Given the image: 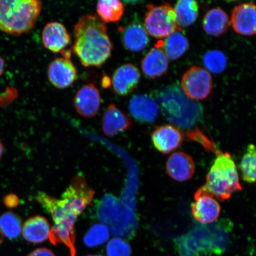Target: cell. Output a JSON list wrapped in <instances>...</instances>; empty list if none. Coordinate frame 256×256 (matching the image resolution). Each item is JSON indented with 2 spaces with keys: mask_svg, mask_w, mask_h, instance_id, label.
Instances as JSON below:
<instances>
[{
  "mask_svg": "<svg viewBox=\"0 0 256 256\" xmlns=\"http://www.w3.org/2000/svg\"><path fill=\"white\" fill-rule=\"evenodd\" d=\"M73 50L85 67H100L112 56L113 44L106 25L98 16L86 15L75 26Z\"/></svg>",
  "mask_w": 256,
  "mask_h": 256,
  "instance_id": "6da1fadb",
  "label": "cell"
},
{
  "mask_svg": "<svg viewBox=\"0 0 256 256\" xmlns=\"http://www.w3.org/2000/svg\"><path fill=\"white\" fill-rule=\"evenodd\" d=\"M42 8L38 0H0V30L20 35L33 30Z\"/></svg>",
  "mask_w": 256,
  "mask_h": 256,
  "instance_id": "7a4b0ae2",
  "label": "cell"
},
{
  "mask_svg": "<svg viewBox=\"0 0 256 256\" xmlns=\"http://www.w3.org/2000/svg\"><path fill=\"white\" fill-rule=\"evenodd\" d=\"M166 119L174 126L184 128L193 127L202 117V108L186 96L182 89L172 86L156 96Z\"/></svg>",
  "mask_w": 256,
  "mask_h": 256,
  "instance_id": "3957f363",
  "label": "cell"
},
{
  "mask_svg": "<svg viewBox=\"0 0 256 256\" xmlns=\"http://www.w3.org/2000/svg\"><path fill=\"white\" fill-rule=\"evenodd\" d=\"M206 187L214 197L222 202L242 190L238 168L230 154L217 152V158L207 175Z\"/></svg>",
  "mask_w": 256,
  "mask_h": 256,
  "instance_id": "277c9868",
  "label": "cell"
},
{
  "mask_svg": "<svg viewBox=\"0 0 256 256\" xmlns=\"http://www.w3.org/2000/svg\"><path fill=\"white\" fill-rule=\"evenodd\" d=\"M144 28L150 36L156 39H164L176 32H182L174 8L168 3L158 6H147Z\"/></svg>",
  "mask_w": 256,
  "mask_h": 256,
  "instance_id": "5b68a950",
  "label": "cell"
},
{
  "mask_svg": "<svg viewBox=\"0 0 256 256\" xmlns=\"http://www.w3.org/2000/svg\"><path fill=\"white\" fill-rule=\"evenodd\" d=\"M95 191L89 186L84 177L76 176L62 195V201L68 212L78 218L94 201Z\"/></svg>",
  "mask_w": 256,
  "mask_h": 256,
  "instance_id": "8992f818",
  "label": "cell"
},
{
  "mask_svg": "<svg viewBox=\"0 0 256 256\" xmlns=\"http://www.w3.org/2000/svg\"><path fill=\"white\" fill-rule=\"evenodd\" d=\"M184 94L193 101L204 100L213 90V80L206 69L194 66L184 74L182 81Z\"/></svg>",
  "mask_w": 256,
  "mask_h": 256,
  "instance_id": "52a82bcc",
  "label": "cell"
},
{
  "mask_svg": "<svg viewBox=\"0 0 256 256\" xmlns=\"http://www.w3.org/2000/svg\"><path fill=\"white\" fill-rule=\"evenodd\" d=\"M194 200L192 206V214L198 222L207 225L216 222L220 217L222 208L206 186L196 192Z\"/></svg>",
  "mask_w": 256,
  "mask_h": 256,
  "instance_id": "ba28073f",
  "label": "cell"
},
{
  "mask_svg": "<svg viewBox=\"0 0 256 256\" xmlns=\"http://www.w3.org/2000/svg\"><path fill=\"white\" fill-rule=\"evenodd\" d=\"M184 138L180 130L170 124L156 128L152 136L154 146L163 154H168L180 148L184 143Z\"/></svg>",
  "mask_w": 256,
  "mask_h": 256,
  "instance_id": "9c48e42d",
  "label": "cell"
},
{
  "mask_svg": "<svg viewBox=\"0 0 256 256\" xmlns=\"http://www.w3.org/2000/svg\"><path fill=\"white\" fill-rule=\"evenodd\" d=\"M74 104L80 116L92 118L98 113L101 106V95L94 84L83 86L75 96Z\"/></svg>",
  "mask_w": 256,
  "mask_h": 256,
  "instance_id": "30bf717a",
  "label": "cell"
},
{
  "mask_svg": "<svg viewBox=\"0 0 256 256\" xmlns=\"http://www.w3.org/2000/svg\"><path fill=\"white\" fill-rule=\"evenodd\" d=\"M48 78L54 87L66 89L72 86L78 79V71L71 60L57 58L48 68Z\"/></svg>",
  "mask_w": 256,
  "mask_h": 256,
  "instance_id": "8fae6325",
  "label": "cell"
},
{
  "mask_svg": "<svg viewBox=\"0 0 256 256\" xmlns=\"http://www.w3.org/2000/svg\"><path fill=\"white\" fill-rule=\"evenodd\" d=\"M140 80L139 69L134 64H126L115 71L112 78V85L118 96H126L135 90Z\"/></svg>",
  "mask_w": 256,
  "mask_h": 256,
  "instance_id": "7c38bea8",
  "label": "cell"
},
{
  "mask_svg": "<svg viewBox=\"0 0 256 256\" xmlns=\"http://www.w3.org/2000/svg\"><path fill=\"white\" fill-rule=\"evenodd\" d=\"M232 24L236 34L248 36L256 34V5L248 2L236 7L232 12Z\"/></svg>",
  "mask_w": 256,
  "mask_h": 256,
  "instance_id": "4fadbf2b",
  "label": "cell"
},
{
  "mask_svg": "<svg viewBox=\"0 0 256 256\" xmlns=\"http://www.w3.org/2000/svg\"><path fill=\"white\" fill-rule=\"evenodd\" d=\"M42 41L44 47L54 54L62 53L72 44L69 32L65 26L59 22H51L46 25L42 32Z\"/></svg>",
  "mask_w": 256,
  "mask_h": 256,
  "instance_id": "5bb4252c",
  "label": "cell"
},
{
  "mask_svg": "<svg viewBox=\"0 0 256 256\" xmlns=\"http://www.w3.org/2000/svg\"><path fill=\"white\" fill-rule=\"evenodd\" d=\"M129 110L134 119L142 124L154 122L159 114L158 103L146 94L134 96L130 102Z\"/></svg>",
  "mask_w": 256,
  "mask_h": 256,
  "instance_id": "9a60e30c",
  "label": "cell"
},
{
  "mask_svg": "<svg viewBox=\"0 0 256 256\" xmlns=\"http://www.w3.org/2000/svg\"><path fill=\"white\" fill-rule=\"evenodd\" d=\"M195 168L193 158L183 152L174 153L166 164V170L170 177L179 182L190 180L194 174Z\"/></svg>",
  "mask_w": 256,
  "mask_h": 256,
  "instance_id": "2e32d148",
  "label": "cell"
},
{
  "mask_svg": "<svg viewBox=\"0 0 256 256\" xmlns=\"http://www.w3.org/2000/svg\"><path fill=\"white\" fill-rule=\"evenodd\" d=\"M123 46L130 52H142L148 46L150 38L145 28L138 23L133 22L120 30Z\"/></svg>",
  "mask_w": 256,
  "mask_h": 256,
  "instance_id": "e0dca14e",
  "label": "cell"
},
{
  "mask_svg": "<svg viewBox=\"0 0 256 256\" xmlns=\"http://www.w3.org/2000/svg\"><path fill=\"white\" fill-rule=\"evenodd\" d=\"M102 126L105 135L112 137L130 130L132 123L126 114L114 104H110L104 112Z\"/></svg>",
  "mask_w": 256,
  "mask_h": 256,
  "instance_id": "ac0fdd59",
  "label": "cell"
},
{
  "mask_svg": "<svg viewBox=\"0 0 256 256\" xmlns=\"http://www.w3.org/2000/svg\"><path fill=\"white\" fill-rule=\"evenodd\" d=\"M76 220L78 218L76 217H71L60 223L54 224L49 236L51 243L54 245L64 244L68 247L72 256L76 255L75 231Z\"/></svg>",
  "mask_w": 256,
  "mask_h": 256,
  "instance_id": "d6986e66",
  "label": "cell"
},
{
  "mask_svg": "<svg viewBox=\"0 0 256 256\" xmlns=\"http://www.w3.org/2000/svg\"><path fill=\"white\" fill-rule=\"evenodd\" d=\"M169 60L164 51L155 48L150 50L142 60L144 76L150 79L162 78L168 72Z\"/></svg>",
  "mask_w": 256,
  "mask_h": 256,
  "instance_id": "ffe728a7",
  "label": "cell"
},
{
  "mask_svg": "<svg viewBox=\"0 0 256 256\" xmlns=\"http://www.w3.org/2000/svg\"><path fill=\"white\" fill-rule=\"evenodd\" d=\"M50 227L46 218L35 216L25 222L22 230L24 238L28 242L40 244L49 238Z\"/></svg>",
  "mask_w": 256,
  "mask_h": 256,
  "instance_id": "44dd1931",
  "label": "cell"
},
{
  "mask_svg": "<svg viewBox=\"0 0 256 256\" xmlns=\"http://www.w3.org/2000/svg\"><path fill=\"white\" fill-rule=\"evenodd\" d=\"M228 16L223 10L216 8L210 10L204 16L203 27L210 36L218 37L226 34L230 27Z\"/></svg>",
  "mask_w": 256,
  "mask_h": 256,
  "instance_id": "7402d4cb",
  "label": "cell"
},
{
  "mask_svg": "<svg viewBox=\"0 0 256 256\" xmlns=\"http://www.w3.org/2000/svg\"><path fill=\"white\" fill-rule=\"evenodd\" d=\"M156 48L164 51L168 60H176L187 52L190 48V42L181 32H176L164 41L160 42Z\"/></svg>",
  "mask_w": 256,
  "mask_h": 256,
  "instance_id": "603a6c76",
  "label": "cell"
},
{
  "mask_svg": "<svg viewBox=\"0 0 256 256\" xmlns=\"http://www.w3.org/2000/svg\"><path fill=\"white\" fill-rule=\"evenodd\" d=\"M36 198L44 209L52 216L55 224L60 223L69 218L76 217L71 215L66 210L62 200H56L44 192L38 194Z\"/></svg>",
  "mask_w": 256,
  "mask_h": 256,
  "instance_id": "cb8c5ba5",
  "label": "cell"
},
{
  "mask_svg": "<svg viewBox=\"0 0 256 256\" xmlns=\"http://www.w3.org/2000/svg\"><path fill=\"white\" fill-rule=\"evenodd\" d=\"M96 9L99 18L104 24L118 23L124 14V3L118 0L99 1Z\"/></svg>",
  "mask_w": 256,
  "mask_h": 256,
  "instance_id": "d4e9b609",
  "label": "cell"
},
{
  "mask_svg": "<svg viewBox=\"0 0 256 256\" xmlns=\"http://www.w3.org/2000/svg\"><path fill=\"white\" fill-rule=\"evenodd\" d=\"M178 24L182 28L194 24L199 16V5L193 0H181L174 9Z\"/></svg>",
  "mask_w": 256,
  "mask_h": 256,
  "instance_id": "484cf974",
  "label": "cell"
},
{
  "mask_svg": "<svg viewBox=\"0 0 256 256\" xmlns=\"http://www.w3.org/2000/svg\"><path fill=\"white\" fill-rule=\"evenodd\" d=\"M23 230L20 217L17 214L7 212L0 218V232L10 239H16Z\"/></svg>",
  "mask_w": 256,
  "mask_h": 256,
  "instance_id": "4316f807",
  "label": "cell"
},
{
  "mask_svg": "<svg viewBox=\"0 0 256 256\" xmlns=\"http://www.w3.org/2000/svg\"><path fill=\"white\" fill-rule=\"evenodd\" d=\"M242 178L248 184H256V146H249L240 165Z\"/></svg>",
  "mask_w": 256,
  "mask_h": 256,
  "instance_id": "83f0119b",
  "label": "cell"
},
{
  "mask_svg": "<svg viewBox=\"0 0 256 256\" xmlns=\"http://www.w3.org/2000/svg\"><path fill=\"white\" fill-rule=\"evenodd\" d=\"M110 236V232L106 226L103 224H96L86 235L84 242L88 247H98L106 242Z\"/></svg>",
  "mask_w": 256,
  "mask_h": 256,
  "instance_id": "f1b7e54d",
  "label": "cell"
},
{
  "mask_svg": "<svg viewBox=\"0 0 256 256\" xmlns=\"http://www.w3.org/2000/svg\"><path fill=\"white\" fill-rule=\"evenodd\" d=\"M204 64L210 72L220 74L225 71L227 60L225 55L220 51L208 52L204 56Z\"/></svg>",
  "mask_w": 256,
  "mask_h": 256,
  "instance_id": "f546056e",
  "label": "cell"
},
{
  "mask_svg": "<svg viewBox=\"0 0 256 256\" xmlns=\"http://www.w3.org/2000/svg\"><path fill=\"white\" fill-rule=\"evenodd\" d=\"M132 250L128 242L120 238H114L108 243V256H130Z\"/></svg>",
  "mask_w": 256,
  "mask_h": 256,
  "instance_id": "4dcf8cb0",
  "label": "cell"
},
{
  "mask_svg": "<svg viewBox=\"0 0 256 256\" xmlns=\"http://www.w3.org/2000/svg\"><path fill=\"white\" fill-rule=\"evenodd\" d=\"M4 204L6 206L10 209H14V208L18 206L20 200L19 198L14 194H9L4 198Z\"/></svg>",
  "mask_w": 256,
  "mask_h": 256,
  "instance_id": "1f68e13d",
  "label": "cell"
},
{
  "mask_svg": "<svg viewBox=\"0 0 256 256\" xmlns=\"http://www.w3.org/2000/svg\"><path fill=\"white\" fill-rule=\"evenodd\" d=\"M28 256H56L50 249L43 248L36 250Z\"/></svg>",
  "mask_w": 256,
  "mask_h": 256,
  "instance_id": "d6a6232c",
  "label": "cell"
},
{
  "mask_svg": "<svg viewBox=\"0 0 256 256\" xmlns=\"http://www.w3.org/2000/svg\"><path fill=\"white\" fill-rule=\"evenodd\" d=\"M6 66V62L4 59L0 56V76L4 74Z\"/></svg>",
  "mask_w": 256,
  "mask_h": 256,
  "instance_id": "836d02e7",
  "label": "cell"
},
{
  "mask_svg": "<svg viewBox=\"0 0 256 256\" xmlns=\"http://www.w3.org/2000/svg\"><path fill=\"white\" fill-rule=\"evenodd\" d=\"M110 82V79L107 76H104L103 79H102V86L104 88H107L112 84V82Z\"/></svg>",
  "mask_w": 256,
  "mask_h": 256,
  "instance_id": "e575fe53",
  "label": "cell"
},
{
  "mask_svg": "<svg viewBox=\"0 0 256 256\" xmlns=\"http://www.w3.org/2000/svg\"><path fill=\"white\" fill-rule=\"evenodd\" d=\"M4 153V146L1 142H0V161L2 158L3 155Z\"/></svg>",
  "mask_w": 256,
  "mask_h": 256,
  "instance_id": "d590c367",
  "label": "cell"
},
{
  "mask_svg": "<svg viewBox=\"0 0 256 256\" xmlns=\"http://www.w3.org/2000/svg\"><path fill=\"white\" fill-rule=\"evenodd\" d=\"M2 242V236H0V243Z\"/></svg>",
  "mask_w": 256,
  "mask_h": 256,
  "instance_id": "8d00e7d4",
  "label": "cell"
},
{
  "mask_svg": "<svg viewBox=\"0 0 256 256\" xmlns=\"http://www.w3.org/2000/svg\"></svg>",
  "mask_w": 256,
  "mask_h": 256,
  "instance_id": "74e56055",
  "label": "cell"
}]
</instances>
